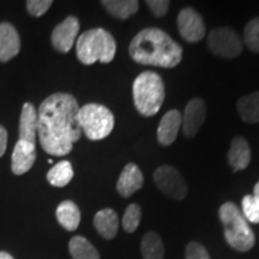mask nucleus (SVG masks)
I'll use <instances>...</instances> for the list:
<instances>
[{"label": "nucleus", "mask_w": 259, "mask_h": 259, "mask_svg": "<svg viewBox=\"0 0 259 259\" xmlns=\"http://www.w3.org/2000/svg\"><path fill=\"white\" fill-rule=\"evenodd\" d=\"M78 102L74 96L57 93L41 103L37 113V134L42 149L52 156H65L82 136Z\"/></svg>", "instance_id": "1"}, {"label": "nucleus", "mask_w": 259, "mask_h": 259, "mask_svg": "<svg viewBox=\"0 0 259 259\" xmlns=\"http://www.w3.org/2000/svg\"><path fill=\"white\" fill-rule=\"evenodd\" d=\"M128 53L136 63L162 69H173L183 59V47L158 28L139 31L130 44Z\"/></svg>", "instance_id": "2"}, {"label": "nucleus", "mask_w": 259, "mask_h": 259, "mask_svg": "<svg viewBox=\"0 0 259 259\" xmlns=\"http://www.w3.org/2000/svg\"><path fill=\"white\" fill-rule=\"evenodd\" d=\"M116 52L115 38L102 28L90 29L83 32L76 44L77 58L84 65H93L96 61L108 64L114 59Z\"/></svg>", "instance_id": "3"}, {"label": "nucleus", "mask_w": 259, "mask_h": 259, "mask_svg": "<svg viewBox=\"0 0 259 259\" xmlns=\"http://www.w3.org/2000/svg\"><path fill=\"white\" fill-rule=\"evenodd\" d=\"M132 94L136 109L142 115L153 116L157 114L166 96L163 79L154 71H144L136 77Z\"/></svg>", "instance_id": "4"}, {"label": "nucleus", "mask_w": 259, "mask_h": 259, "mask_svg": "<svg viewBox=\"0 0 259 259\" xmlns=\"http://www.w3.org/2000/svg\"><path fill=\"white\" fill-rule=\"evenodd\" d=\"M219 216L228 245L239 252L250 251L254 246L255 236L241 210L234 203L227 202L220 208Z\"/></svg>", "instance_id": "5"}, {"label": "nucleus", "mask_w": 259, "mask_h": 259, "mask_svg": "<svg viewBox=\"0 0 259 259\" xmlns=\"http://www.w3.org/2000/svg\"><path fill=\"white\" fill-rule=\"evenodd\" d=\"M80 130L90 141H101L114 128V115L106 106L99 103L84 105L78 111Z\"/></svg>", "instance_id": "6"}, {"label": "nucleus", "mask_w": 259, "mask_h": 259, "mask_svg": "<svg viewBox=\"0 0 259 259\" xmlns=\"http://www.w3.org/2000/svg\"><path fill=\"white\" fill-rule=\"evenodd\" d=\"M208 47L212 54L225 59H233L242 53L241 38L229 27H219L210 31Z\"/></svg>", "instance_id": "7"}, {"label": "nucleus", "mask_w": 259, "mask_h": 259, "mask_svg": "<svg viewBox=\"0 0 259 259\" xmlns=\"http://www.w3.org/2000/svg\"><path fill=\"white\" fill-rule=\"evenodd\" d=\"M154 181L164 194L177 200H183L187 196V184L177 168L161 166L154 171Z\"/></svg>", "instance_id": "8"}, {"label": "nucleus", "mask_w": 259, "mask_h": 259, "mask_svg": "<svg viewBox=\"0 0 259 259\" xmlns=\"http://www.w3.org/2000/svg\"><path fill=\"white\" fill-rule=\"evenodd\" d=\"M178 30L181 37L190 44H196L205 36L206 28L198 12L192 8L183 9L178 15Z\"/></svg>", "instance_id": "9"}, {"label": "nucleus", "mask_w": 259, "mask_h": 259, "mask_svg": "<svg viewBox=\"0 0 259 259\" xmlns=\"http://www.w3.org/2000/svg\"><path fill=\"white\" fill-rule=\"evenodd\" d=\"M79 31V21L74 16H69L52 32V44L60 53H67L72 48Z\"/></svg>", "instance_id": "10"}, {"label": "nucleus", "mask_w": 259, "mask_h": 259, "mask_svg": "<svg viewBox=\"0 0 259 259\" xmlns=\"http://www.w3.org/2000/svg\"><path fill=\"white\" fill-rule=\"evenodd\" d=\"M206 116L205 102L199 97L192 99L187 103L183 114V131L185 137L192 138L198 134L200 126L204 124Z\"/></svg>", "instance_id": "11"}, {"label": "nucleus", "mask_w": 259, "mask_h": 259, "mask_svg": "<svg viewBox=\"0 0 259 259\" xmlns=\"http://www.w3.org/2000/svg\"><path fill=\"white\" fill-rule=\"evenodd\" d=\"M144 177L137 164L127 163L122 169L118 183H116V190L120 196L128 198L135 192H137L143 187Z\"/></svg>", "instance_id": "12"}, {"label": "nucleus", "mask_w": 259, "mask_h": 259, "mask_svg": "<svg viewBox=\"0 0 259 259\" xmlns=\"http://www.w3.org/2000/svg\"><path fill=\"white\" fill-rule=\"evenodd\" d=\"M36 160V149L35 144L28 142L18 141L12 153L11 169L16 176H22L31 169L32 164Z\"/></svg>", "instance_id": "13"}, {"label": "nucleus", "mask_w": 259, "mask_h": 259, "mask_svg": "<svg viewBox=\"0 0 259 259\" xmlns=\"http://www.w3.org/2000/svg\"><path fill=\"white\" fill-rule=\"evenodd\" d=\"M183 125V115L178 109H170L162 116L157 128V139L160 144L170 145L176 142L179 130Z\"/></svg>", "instance_id": "14"}, {"label": "nucleus", "mask_w": 259, "mask_h": 259, "mask_svg": "<svg viewBox=\"0 0 259 259\" xmlns=\"http://www.w3.org/2000/svg\"><path fill=\"white\" fill-rule=\"evenodd\" d=\"M21 50V40L16 28L10 23L0 24V61L15 58Z\"/></svg>", "instance_id": "15"}, {"label": "nucleus", "mask_w": 259, "mask_h": 259, "mask_svg": "<svg viewBox=\"0 0 259 259\" xmlns=\"http://www.w3.org/2000/svg\"><path fill=\"white\" fill-rule=\"evenodd\" d=\"M37 111L31 103H24L19 119V141L36 143Z\"/></svg>", "instance_id": "16"}, {"label": "nucleus", "mask_w": 259, "mask_h": 259, "mask_svg": "<svg viewBox=\"0 0 259 259\" xmlns=\"http://www.w3.org/2000/svg\"><path fill=\"white\" fill-rule=\"evenodd\" d=\"M228 162L233 170H244L251 162V148L242 137L233 138L228 151Z\"/></svg>", "instance_id": "17"}, {"label": "nucleus", "mask_w": 259, "mask_h": 259, "mask_svg": "<svg viewBox=\"0 0 259 259\" xmlns=\"http://www.w3.org/2000/svg\"><path fill=\"white\" fill-rule=\"evenodd\" d=\"M94 226L102 238L112 240L118 234L119 219L114 210L106 208L100 210L94 218Z\"/></svg>", "instance_id": "18"}, {"label": "nucleus", "mask_w": 259, "mask_h": 259, "mask_svg": "<svg viewBox=\"0 0 259 259\" xmlns=\"http://www.w3.org/2000/svg\"><path fill=\"white\" fill-rule=\"evenodd\" d=\"M57 220L66 231L73 232L78 228L80 223V211L76 203L72 200H64L57 208Z\"/></svg>", "instance_id": "19"}, {"label": "nucleus", "mask_w": 259, "mask_h": 259, "mask_svg": "<svg viewBox=\"0 0 259 259\" xmlns=\"http://www.w3.org/2000/svg\"><path fill=\"white\" fill-rule=\"evenodd\" d=\"M240 118L247 124L259 122V92H254L239 99L236 103Z\"/></svg>", "instance_id": "20"}, {"label": "nucleus", "mask_w": 259, "mask_h": 259, "mask_svg": "<svg viewBox=\"0 0 259 259\" xmlns=\"http://www.w3.org/2000/svg\"><path fill=\"white\" fill-rule=\"evenodd\" d=\"M101 4L113 17L118 19L132 17L139 9V2L136 0H103Z\"/></svg>", "instance_id": "21"}, {"label": "nucleus", "mask_w": 259, "mask_h": 259, "mask_svg": "<svg viewBox=\"0 0 259 259\" xmlns=\"http://www.w3.org/2000/svg\"><path fill=\"white\" fill-rule=\"evenodd\" d=\"M143 259H163L164 246L161 236L155 232L145 233L141 244Z\"/></svg>", "instance_id": "22"}, {"label": "nucleus", "mask_w": 259, "mask_h": 259, "mask_svg": "<svg viewBox=\"0 0 259 259\" xmlns=\"http://www.w3.org/2000/svg\"><path fill=\"white\" fill-rule=\"evenodd\" d=\"M73 178L72 164L69 161H60L56 166L52 167L47 173V180L52 186L64 187L69 185Z\"/></svg>", "instance_id": "23"}, {"label": "nucleus", "mask_w": 259, "mask_h": 259, "mask_svg": "<svg viewBox=\"0 0 259 259\" xmlns=\"http://www.w3.org/2000/svg\"><path fill=\"white\" fill-rule=\"evenodd\" d=\"M69 251L73 259H100V254L92 242L84 236H73L69 242Z\"/></svg>", "instance_id": "24"}, {"label": "nucleus", "mask_w": 259, "mask_h": 259, "mask_svg": "<svg viewBox=\"0 0 259 259\" xmlns=\"http://www.w3.org/2000/svg\"><path fill=\"white\" fill-rule=\"evenodd\" d=\"M142 220V209L138 204H130L122 216V228L125 232L134 233L137 231Z\"/></svg>", "instance_id": "25"}, {"label": "nucleus", "mask_w": 259, "mask_h": 259, "mask_svg": "<svg viewBox=\"0 0 259 259\" xmlns=\"http://www.w3.org/2000/svg\"><path fill=\"white\" fill-rule=\"evenodd\" d=\"M244 42L248 50L259 53V17H255L246 24L244 30Z\"/></svg>", "instance_id": "26"}, {"label": "nucleus", "mask_w": 259, "mask_h": 259, "mask_svg": "<svg viewBox=\"0 0 259 259\" xmlns=\"http://www.w3.org/2000/svg\"><path fill=\"white\" fill-rule=\"evenodd\" d=\"M242 215L246 221L251 223H259V203L251 194H246L241 200Z\"/></svg>", "instance_id": "27"}, {"label": "nucleus", "mask_w": 259, "mask_h": 259, "mask_svg": "<svg viewBox=\"0 0 259 259\" xmlns=\"http://www.w3.org/2000/svg\"><path fill=\"white\" fill-rule=\"evenodd\" d=\"M52 4H53L52 0H29L27 2V10L34 17H41L42 15L46 14Z\"/></svg>", "instance_id": "28"}, {"label": "nucleus", "mask_w": 259, "mask_h": 259, "mask_svg": "<svg viewBox=\"0 0 259 259\" xmlns=\"http://www.w3.org/2000/svg\"><path fill=\"white\" fill-rule=\"evenodd\" d=\"M186 259H210V255L202 244L192 241L186 246Z\"/></svg>", "instance_id": "29"}, {"label": "nucleus", "mask_w": 259, "mask_h": 259, "mask_svg": "<svg viewBox=\"0 0 259 259\" xmlns=\"http://www.w3.org/2000/svg\"><path fill=\"white\" fill-rule=\"evenodd\" d=\"M170 3L168 0H148L147 6L155 17L161 18L168 12Z\"/></svg>", "instance_id": "30"}, {"label": "nucleus", "mask_w": 259, "mask_h": 259, "mask_svg": "<svg viewBox=\"0 0 259 259\" xmlns=\"http://www.w3.org/2000/svg\"><path fill=\"white\" fill-rule=\"evenodd\" d=\"M8 147V131L4 126H0V157L5 154Z\"/></svg>", "instance_id": "31"}, {"label": "nucleus", "mask_w": 259, "mask_h": 259, "mask_svg": "<svg viewBox=\"0 0 259 259\" xmlns=\"http://www.w3.org/2000/svg\"><path fill=\"white\" fill-rule=\"evenodd\" d=\"M253 197L258 200V203H259V181L257 184H255V186L253 189Z\"/></svg>", "instance_id": "32"}, {"label": "nucleus", "mask_w": 259, "mask_h": 259, "mask_svg": "<svg viewBox=\"0 0 259 259\" xmlns=\"http://www.w3.org/2000/svg\"><path fill=\"white\" fill-rule=\"evenodd\" d=\"M0 259H15L11 254L8 252H0Z\"/></svg>", "instance_id": "33"}]
</instances>
